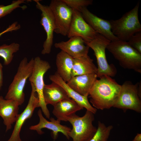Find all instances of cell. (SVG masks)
I'll return each instance as SVG.
<instances>
[{
  "mask_svg": "<svg viewBox=\"0 0 141 141\" xmlns=\"http://www.w3.org/2000/svg\"><path fill=\"white\" fill-rule=\"evenodd\" d=\"M25 1L24 0L14 1L8 5H0V18L10 13L17 8H22L20 5L25 3Z\"/></svg>",
  "mask_w": 141,
  "mask_h": 141,
  "instance_id": "25",
  "label": "cell"
},
{
  "mask_svg": "<svg viewBox=\"0 0 141 141\" xmlns=\"http://www.w3.org/2000/svg\"><path fill=\"white\" fill-rule=\"evenodd\" d=\"M127 42L132 47L141 54V31L135 33Z\"/></svg>",
  "mask_w": 141,
  "mask_h": 141,
  "instance_id": "27",
  "label": "cell"
},
{
  "mask_svg": "<svg viewBox=\"0 0 141 141\" xmlns=\"http://www.w3.org/2000/svg\"><path fill=\"white\" fill-rule=\"evenodd\" d=\"M72 9V20L67 36L69 38L74 36L80 37L85 43L90 42L98 33L85 21L79 11Z\"/></svg>",
  "mask_w": 141,
  "mask_h": 141,
  "instance_id": "11",
  "label": "cell"
},
{
  "mask_svg": "<svg viewBox=\"0 0 141 141\" xmlns=\"http://www.w3.org/2000/svg\"><path fill=\"white\" fill-rule=\"evenodd\" d=\"M38 115L39 119V122L37 125L31 126L30 127V130L36 131L38 134L41 135L44 133L42 129L46 128L52 131L53 138L54 140L57 138L59 132L62 133L67 139H69L70 128L61 125L60 121L52 117L49 119L50 121L47 120L43 116L40 109L38 111Z\"/></svg>",
  "mask_w": 141,
  "mask_h": 141,
  "instance_id": "14",
  "label": "cell"
},
{
  "mask_svg": "<svg viewBox=\"0 0 141 141\" xmlns=\"http://www.w3.org/2000/svg\"><path fill=\"white\" fill-rule=\"evenodd\" d=\"M139 4L138 2L119 19L109 20L112 32L118 39L127 41L135 33L141 31L138 15Z\"/></svg>",
  "mask_w": 141,
  "mask_h": 141,
  "instance_id": "3",
  "label": "cell"
},
{
  "mask_svg": "<svg viewBox=\"0 0 141 141\" xmlns=\"http://www.w3.org/2000/svg\"><path fill=\"white\" fill-rule=\"evenodd\" d=\"M94 114L87 110L82 116L74 114L67 117V121L72 126L69 136L73 141H89L91 139L97 129L92 124L95 120Z\"/></svg>",
  "mask_w": 141,
  "mask_h": 141,
  "instance_id": "5",
  "label": "cell"
},
{
  "mask_svg": "<svg viewBox=\"0 0 141 141\" xmlns=\"http://www.w3.org/2000/svg\"><path fill=\"white\" fill-rule=\"evenodd\" d=\"M43 95L46 104L53 106L62 100L70 98L62 87L53 82L49 84H45Z\"/></svg>",
  "mask_w": 141,
  "mask_h": 141,
  "instance_id": "21",
  "label": "cell"
},
{
  "mask_svg": "<svg viewBox=\"0 0 141 141\" xmlns=\"http://www.w3.org/2000/svg\"><path fill=\"white\" fill-rule=\"evenodd\" d=\"M34 62L33 58L29 62L26 57L21 60L17 72L9 86L5 99L15 100L20 105L23 103L25 98L24 90L27 80L32 73Z\"/></svg>",
  "mask_w": 141,
  "mask_h": 141,
  "instance_id": "4",
  "label": "cell"
},
{
  "mask_svg": "<svg viewBox=\"0 0 141 141\" xmlns=\"http://www.w3.org/2000/svg\"><path fill=\"white\" fill-rule=\"evenodd\" d=\"M74 59L66 52L61 50L56 56L57 72L65 82L72 78Z\"/></svg>",
  "mask_w": 141,
  "mask_h": 141,
  "instance_id": "20",
  "label": "cell"
},
{
  "mask_svg": "<svg viewBox=\"0 0 141 141\" xmlns=\"http://www.w3.org/2000/svg\"><path fill=\"white\" fill-rule=\"evenodd\" d=\"M138 96L140 98H141V81L139 83L138 87Z\"/></svg>",
  "mask_w": 141,
  "mask_h": 141,
  "instance_id": "31",
  "label": "cell"
},
{
  "mask_svg": "<svg viewBox=\"0 0 141 141\" xmlns=\"http://www.w3.org/2000/svg\"><path fill=\"white\" fill-rule=\"evenodd\" d=\"M55 22L54 32L67 36L72 20L73 10L63 0H52L49 5Z\"/></svg>",
  "mask_w": 141,
  "mask_h": 141,
  "instance_id": "9",
  "label": "cell"
},
{
  "mask_svg": "<svg viewBox=\"0 0 141 141\" xmlns=\"http://www.w3.org/2000/svg\"><path fill=\"white\" fill-rule=\"evenodd\" d=\"M79 11L85 21L97 33L110 41L118 39L112 32L109 20L98 17L89 11L87 7L81 8Z\"/></svg>",
  "mask_w": 141,
  "mask_h": 141,
  "instance_id": "13",
  "label": "cell"
},
{
  "mask_svg": "<svg viewBox=\"0 0 141 141\" xmlns=\"http://www.w3.org/2000/svg\"><path fill=\"white\" fill-rule=\"evenodd\" d=\"M49 78L52 82L56 83L62 87L66 92L68 96L79 105L94 114L96 113L97 109L90 104L88 99V97L81 95L71 89L56 72L54 74L50 75Z\"/></svg>",
  "mask_w": 141,
  "mask_h": 141,
  "instance_id": "17",
  "label": "cell"
},
{
  "mask_svg": "<svg viewBox=\"0 0 141 141\" xmlns=\"http://www.w3.org/2000/svg\"><path fill=\"white\" fill-rule=\"evenodd\" d=\"M32 91L28 103L25 109L19 114L11 134L7 141H21L20 132L22 127L26 120L32 116L34 109L39 107V99L34 85L31 83Z\"/></svg>",
  "mask_w": 141,
  "mask_h": 141,
  "instance_id": "12",
  "label": "cell"
},
{
  "mask_svg": "<svg viewBox=\"0 0 141 141\" xmlns=\"http://www.w3.org/2000/svg\"><path fill=\"white\" fill-rule=\"evenodd\" d=\"M20 47L19 44L15 42L9 45L4 44L0 46V57L3 59L5 65H8L11 63L13 54L19 50Z\"/></svg>",
  "mask_w": 141,
  "mask_h": 141,
  "instance_id": "23",
  "label": "cell"
},
{
  "mask_svg": "<svg viewBox=\"0 0 141 141\" xmlns=\"http://www.w3.org/2000/svg\"><path fill=\"white\" fill-rule=\"evenodd\" d=\"M132 141H141V134L137 133Z\"/></svg>",
  "mask_w": 141,
  "mask_h": 141,
  "instance_id": "30",
  "label": "cell"
},
{
  "mask_svg": "<svg viewBox=\"0 0 141 141\" xmlns=\"http://www.w3.org/2000/svg\"><path fill=\"white\" fill-rule=\"evenodd\" d=\"M97 67L88 55L74 58L72 77L91 73L97 74Z\"/></svg>",
  "mask_w": 141,
  "mask_h": 141,
  "instance_id": "22",
  "label": "cell"
},
{
  "mask_svg": "<svg viewBox=\"0 0 141 141\" xmlns=\"http://www.w3.org/2000/svg\"><path fill=\"white\" fill-rule=\"evenodd\" d=\"M66 41L55 43L54 46L75 58L88 55L89 47L83 39L80 37H71Z\"/></svg>",
  "mask_w": 141,
  "mask_h": 141,
  "instance_id": "15",
  "label": "cell"
},
{
  "mask_svg": "<svg viewBox=\"0 0 141 141\" xmlns=\"http://www.w3.org/2000/svg\"><path fill=\"white\" fill-rule=\"evenodd\" d=\"M99 78L96 80L90 91V102L97 109H109L115 103L121 85L109 76L105 75Z\"/></svg>",
  "mask_w": 141,
  "mask_h": 141,
  "instance_id": "1",
  "label": "cell"
},
{
  "mask_svg": "<svg viewBox=\"0 0 141 141\" xmlns=\"http://www.w3.org/2000/svg\"><path fill=\"white\" fill-rule=\"evenodd\" d=\"M36 3V8L41 12V25L46 34V39L43 45L41 54L43 55L50 53L52 45L54 32L55 29V22L52 13L49 6L43 5L39 0H34Z\"/></svg>",
  "mask_w": 141,
  "mask_h": 141,
  "instance_id": "10",
  "label": "cell"
},
{
  "mask_svg": "<svg viewBox=\"0 0 141 141\" xmlns=\"http://www.w3.org/2000/svg\"><path fill=\"white\" fill-rule=\"evenodd\" d=\"M18 102L13 99H6L0 96V116L6 126V132L10 130L19 115Z\"/></svg>",
  "mask_w": 141,
  "mask_h": 141,
  "instance_id": "16",
  "label": "cell"
},
{
  "mask_svg": "<svg viewBox=\"0 0 141 141\" xmlns=\"http://www.w3.org/2000/svg\"><path fill=\"white\" fill-rule=\"evenodd\" d=\"M110 42L106 38L98 33L93 40L85 43L94 51L97 65V77L99 78L105 75L114 77L117 73L114 66L109 64L106 58L105 50Z\"/></svg>",
  "mask_w": 141,
  "mask_h": 141,
  "instance_id": "6",
  "label": "cell"
},
{
  "mask_svg": "<svg viewBox=\"0 0 141 141\" xmlns=\"http://www.w3.org/2000/svg\"><path fill=\"white\" fill-rule=\"evenodd\" d=\"M107 49L122 68L141 73V54L127 41L119 39L110 41Z\"/></svg>",
  "mask_w": 141,
  "mask_h": 141,
  "instance_id": "2",
  "label": "cell"
},
{
  "mask_svg": "<svg viewBox=\"0 0 141 141\" xmlns=\"http://www.w3.org/2000/svg\"><path fill=\"white\" fill-rule=\"evenodd\" d=\"M113 128L111 125L106 126L98 121L96 131L89 141H107Z\"/></svg>",
  "mask_w": 141,
  "mask_h": 141,
  "instance_id": "24",
  "label": "cell"
},
{
  "mask_svg": "<svg viewBox=\"0 0 141 141\" xmlns=\"http://www.w3.org/2000/svg\"><path fill=\"white\" fill-rule=\"evenodd\" d=\"M3 66L0 62V90L2 89L3 83Z\"/></svg>",
  "mask_w": 141,
  "mask_h": 141,
  "instance_id": "29",
  "label": "cell"
},
{
  "mask_svg": "<svg viewBox=\"0 0 141 141\" xmlns=\"http://www.w3.org/2000/svg\"><path fill=\"white\" fill-rule=\"evenodd\" d=\"M52 113L57 120L67 121L68 116L84 108L70 98L62 100L53 106Z\"/></svg>",
  "mask_w": 141,
  "mask_h": 141,
  "instance_id": "19",
  "label": "cell"
},
{
  "mask_svg": "<svg viewBox=\"0 0 141 141\" xmlns=\"http://www.w3.org/2000/svg\"><path fill=\"white\" fill-rule=\"evenodd\" d=\"M97 78L96 73L77 75L72 77L66 83L78 93L88 97L90 91Z\"/></svg>",
  "mask_w": 141,
  "mask_h": 141,
  "instance_id": "18",
  "label": "cell"
},
{
  "mask_svg": "<svg viewBox=\"0 0 141 141\" xmlns=\"http://www.w3.org/2000/svg\"><path fill=\"white\" fill-rule=\"evenodd\" d=\"M34 60L33 70L28 79L35 87L39 99V107L41 108L45 117L49 119L50 113L44 101L43 90L45 84L44 75L50 68L51 66L48 61L42 60L38 56L36 57Z\"/></svg>",
  "mask_w": 141,
  "mask_h": 141,
  "instance_id": "7",
  "label": "cell"
},
{
  "mask_svg": "<svg viewBox=\"0 0 141 141\" xmlns=\"http://www.w3.org/2000/svg\"><path fill=\"white\" fill-rule=\"evenodd\" d=\"M72 9L79 10L81 8L87 7L92 4V0H63Z\"/></svg>",
  "mask_w": 141,
  "mask_h": 141,
  "instance_id": "26",
  "label": "cell"
},
{
  "mask_svg": "<svg viewBox=\"0 0 141 141\" xmlns=\"http://www.w3.org/2000/svg\"><path fill=\"white\" fill-rule=\"evenodd\" d=\"M139 83L133 84L126 81L121 85V90L113 107L124 110L130 109L141 112V101L138 93Z\"/></svg>",
  "mask_w": 141,
  "mask_h": 141,
  "instance_id": "8",
  "label": "cell"
},
{
  "mask_svg": "<svg viewBox=\"0 0 141 141\" xmlns=\"http://www.w3.org/2000/svg\"><path fill=\"white\" fill-rule=\"evenodd\" d=\"M20 28V25L15 22L9 26L5 30L0 33V37L4 34L8 32L17 30Z\"/></svg>",
  "mask_w": 141,
  "mask_h": 141,
  "instance_id": "28",
  "label": "cell"
}]
</instances>
